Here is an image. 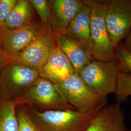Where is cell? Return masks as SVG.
Instances as JSON below:
<instances>
[{"label": "cell", "mask_w": 131, "mask_h": 131, "mask_svg": "<svg viewBox=\"0 0 131 131\" xmlns=\"http://www.w3.org/2000/svg\"><path fill=\"white\" fill-rule=\"evenodd\" d=\"M13 102L40 110L74 109L67 103L56 89L54 83L40 77L21 96Z\"/></svg>", "instance_id": "cell-6"}, {"label": "cell", "mask_w": 131, "mask_h": 131, "mask_svg": "<svg viewBox=\"0 0 131 131\" xmlns=\"http://www.w3.org/2000/svg\"><path fill=\"white\" fill-rule=\"evenodd\" d=\"M109 37L117 47L131 30V0H110L105 15Z\"/></svg>", "instance_id": "cell-9"}, {"label": "cell", "mask_w": 131, "mask_h": 131, "mask_svg": "<svg viewBox=\"0 0 131 131\" xmlns=\"http://www.w3.org/2000/svg\"><path fill=\"white\" fill-rule=\"evenodd\" d=\"M40 77L56 84L75 73L70 61L58 47L39 70Z\"/></svg>", "instance_id": "cell-13"}, {"label": "cell", "mask_w": 131, "mask_h": 131, "mask_svg": "<svg viewBox=\"0 0 131 131\" xmlns=\"http://www.w3.org/2000/svg\"><path fill=\"white\" fill-rule=\"evenodd\" d=\"M17 106L13 101L0 100V131H19Z\"/></svg>", "instance_id": "cell-16"}, {"label": "cell", "mask_w": 131, "mask_h": 131, "mask_svg": "<svg viewBox=\"0 0 131 131\" xmlns=\"http://www.w3.org/2000/svg\"><path fill=\"white\" fill-rule=\"evenodd\" d=\"M84 3V2H83ZM91 8L84 3L65 32L88 45L91 48L90 35Z\"/></svg>", "instance_id": "cell-14"}, {"label": "cell", "mask_w": 131, "mask_h": 131, "mask_svg": "<svg viewBox=\"0 0 131 131\" xmlns=\"http://www.w3.org/2000/svg\"><path fill=\"white\" fill-rule=\"evenodd\" d=\"M35 19L34 9L29 0H17L3 24L10 29H17L28 25Z\"/></svg>", "instance_id": "cell-15"}, {"label": "cell", "mask_w": 131, "mask_h": 131, "mask_svg": "<svg viewBox=\"0 0 131 131\" xmlns=\"http://www.w3.org/2000/svg\"><path fill=\"white\" fill-rule=\"evenodd\" d=\"M91 8L90 35L94 60L114 61L117 47L111 41L105 23V15L110 0H84Z\"/></svg>", "instance_id": "cell-2"}, {"label": "cell", "mask_w": 131, "mask_h": 131, "mask_svg": "<svg viewBox=\"0 0 131 131\" xmlns=\"http://www.w3.org/2000/svg\"><path fill=\"white\" fill-rule=\"evenodd\" d=\"M40 77L38 70L16 62L6 64L0 72V100L14 101Z\"/></svg>", "instance_id": "cell-4"}, {"label": "cell", "mask_w": 131, "mask_h": 131, "mask_svg": "<svg viewBox=\"0 0 131 131\" xmlns=\"http://www.w3.org/2000/svg\"><path fill=\"white\" fill-rule=\"evenodd\" d=\"M40 23L35 19L28 25L17 29H10L0 24V50L6 64L13 62L38 32Z\"/></svg>", "instance_id": "cell-8"}, {"label": "cell", "mask_w": 131, "mask_h": 131, "mask_svg": "<svg viewBox=\"0 0 131 131\" xmlns=\"http://www.w3.org/2000/svg\"><path fill=\"white\" fill-rule=\"evenodd\" d=\"M19 131H40L33 121L25 105L20 104L16 108Z\"/></svg>", "instance_id": "cell-18"}, {"label": "cell", "mask_w": 131, "mask_h": 131, "mask_svg": "<svg viewBox=\"0 0 131 131\" xmlns=\"http://www.w3.org/2000/svg\"><path fill=\"white\" fill-rule=\"evenodd\" d=\"M119 73L114 60L103 62L93 59L78 74L90 89L107 100L108 95L116 91Z\"/></svg>", "instance_id": "cell-3"}, {"label": "cell", "mask_w": 131, "mask_h": 131, "mask_svg": "<svg viewBox=\"0 0 131 131\" xmlns=\"http://www.w3.org/2000/svg\"><path fill=\"white\" fill-rule=\"evenodd\" d=\"M57 47L56 34L49 23H41L36 36L13 62L39 71Z\"/></svg>", "instance_id": "cell-5"}, {"label": "cell", "mask_w": 131, "mask_h": 131, "mask_svg": "<svg viewBox=\"0 0 131 131\" xmlns=\"http://www.w3.org/2000/svg\"><path fill=\"white\" fill-rule=\"evenodd\" d=\"M5 64L4 58L2 52H1V51L0 50V72H1L3 68H4Z\"/></svg>", "instance_id": "cell-23"}, {"label": "cell", "mask_w": 131, "mask_h": 131, "mask_svg": "<svg viewBox=\"0 0 131 131\" xmlns=\"http://www.w3.org/2000/svg\"><path fill=\"white\" fill-rule=\"evenodd\" d=\"M103 106L88 111L74 109L40 111L26 106L40 131H84Z\"/></svg>", "instance_id": "cell-1"}, {"label": "cell", "mask_w": 131, "mask_h": 131, "mask_svg": "<svg viewBox=\"0 0 131 131\" xmlns=\"http://www.w3.org/2000/svg\"><path fill=\"white\" fill-rule=\"evenodd\" d=\"M117 103L126 101L131 97V74L119 73L117 78V88L115 93Z\"/></svg>", "instance_id": "cell-17"}, {"label": "cell", "mask_w": 131, "mask_h": 131, "mask_svg": "<svg viewBox=\"0 0 131 131\" xmlns=\"http://www.w3.org/2000/svg\"><path fill=\"white\" fill-rule=\"evenodd\" d=\"M17 0H0V24H4Z\"/></svg>", "instance_id": "cell-21"}, {"label": "cell", "mask_w": 131, "mask_h": 131, "mask_svg": "<svg viewBox=\"0 0 131 131\" xmlns=\"http://www.w3.org/2000/svg\"><path fill=\"white\" fill-rule=\"evenodd\" d=\"M34 10L36 11L41 19V23L47 24L49 23L50 6L49 1L47 0H29Z\"/></svg>", "instance_id": "cell-20"}, {"label": "cell", "mask_w": 131, "mask_h": 131, "mask_svg": "<svg viewBox=\"0 0 131 131\" xmlns=\"http://www.w3.org/2000/svg\"><path fill=\"white\" fill-rule=\"evenodd\" d=\"M58 47L67 57L75 73L78 74L92 60L91 47L65 33L56 35Z\"/></svg>", "instance_id": "cell-11"}, {"label": "cell", "mask_w": 131, "mask_h": 131, "mask_svg": "<svg viewBox=\"0 0 131 131\" xmlns=\"http://www.w3.org/2000/svg\"><path fill=\"white\" fill-rule=\"evenodd\" d=\"M122 43L127 50L131 52V30L128 37L125 39V41Z\"/></svg>", "instance_id": "cell-22"}, {"label": "cell", "mask_w": 131, "mask_h": 131, "mask_svg": "<svg viewBox=\"0 0 131 131\" xmlns=\"http://www.w3.org/2000/svg\"><path fill=\"white\" fill-rule=\"evenodd\" d=\"M49 23L57 35L65 32L84 4L80 0H49Z\"/></svg>", "instance_id": "cell-12"}, {"label": "cell", "mask_w": 131, "mask_h": 131, "mask_svg": "<svg viewBox=\"0 0 131 131\" xmlns=\"http://www.w3.org/2000/svg\"><path fill=\"white\" fill-rule=\"evenodd\" d=\"M84 131H131L125 122L121 103L104 105L97 113Z\"/></svg>", "instance_id": "cell-10"}, {"label": "cell", "mask_w": 131, "mask_h": 131, "mask_svg": "<svg viewBox=\"0 0 131 131\" xmlns=\"http://www.w3.org/2000/svg\"><path fill=\"white\" fill-rule=\"evenodd\" d=\"M119 73L131 74V52L127 50L122 42L117 45L114 58Z\"/></svg>", "instance_id": "cell-19"}, {"label": "cell", "mask_w": 131, "mask_h": 131, "mask_svg": "<svg viewBox=\"0 0 131 131\" xmlns=\"http://www.w3.org/2000/svg\"><path fill=\"white\" fill-rule=\"evenodd\" d=\"M54 84L66 102L76 110H90L107 104V100L90 89L76 73Z\"/></svg>", "instance_id": "cell-7"}]
</instances>
